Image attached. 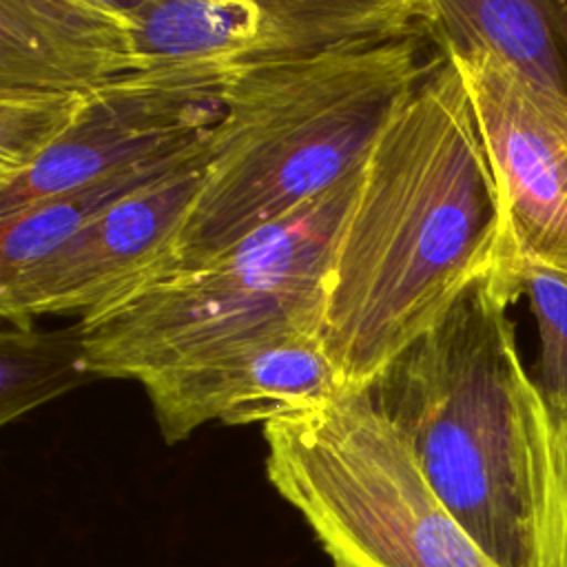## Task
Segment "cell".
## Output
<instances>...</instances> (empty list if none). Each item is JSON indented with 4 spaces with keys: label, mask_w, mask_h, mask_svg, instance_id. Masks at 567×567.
Wrapping results in <instances>:
<instances>
[{
    "label": "cell",
    "mask_w": 567,
    "mask_h": 567,
    "mask_svg": "<svg viewBox=\"0 0 567 567\" xmlns=\"http://www.w3.org/2000/svg\"><path fill=\"white\" fill-rule=\"evenodd\" d=\"M505 250L501 188L458 66L441 55L363 166L326 279L321 343L365 388Z\"/></svg>",
    "instance_id": "6da1fadb"
},
{
    "label": "cell",
    "mask_w": 567,
    "mask_h": 567,
    "mask_svg": "<svg viewBox=\"0 0 567 567\" xmlns=\"http://www.w3.org/2000/svg\"><path fill=\"white\" fill-rule=\"evenodd\" d=\"M266 474L332 563L501 567L439 501L399 432L361 392L261 425Z\"/></svg>",
    "instance_id": "5b68a950"
},
{
    "label": "cell",
    "mask_w": 567,
    "mask_h": 567,
    "mask_svg": "<svg viewBox=\"0 0 567 567\" xmlns=\"http://www.w3.org/2000/svg\"><path fill=\"white\" fill-rule=\"evenodd\" d=\"M140 69L237 75L334 51L427 38L421 0H148Z\"/></svg>",
    "instance_id": "8992f818"
},
{
    "label": "cell",
    "mask_w": 567,
    "mask_h": 567,
    "mask_svg": "<svg viewBox=\"0 0 567 567\" xmlns=\"http://www.w3.org/2000/svg\"><path fill=\"white\" fill-rule=\"evenodd\" d=\"M86 2L100 7L102 11L115 16L117 20H122L131 27L137 24V20L142 18V13L148 4V0H86Z\"/></svg>",
    "instance_id": "e0dca14e"
},
{
    "label": "cell",
    "mask_w": 567,
    "mask_h": 567,
    "mask_svg": "<svg viewBox=\"0 0 567 567\" xmlns=\"http://www.w3.org/2000/svg\"><path fill=\"white\" fill-rule=\"evenodd\" d=\"M445 58L487 55L567 117V0H421Z\"/></svg>",
    "instance_id": "7c38bea8"
},
{
    "label": "cell",
    "mask_w": 567,
    "mask_h": 567,
    "mask_svg": "<svg viewBox=\"0 0 567 567\" xmlns=\"http://www.w3.org/2000/svg\"><path fill=\"white\" fill-rule=\"evenodd\" d=\"M86 341L80 319L58 330L7 323L0 332V425L89 381Z\"/></svg>",
    "instance_id": "9a60e30c"
},
{
    "label": "cell",
    "mask_w": 567,
    "mask_h": 567,
    "mask_svg": "<svg viewBox=\"0 0 567 567\" xmlns=\"http://www.w3.org/2000/svg\"><path fill=\"white\" fill-rule=\"evenodd\" d=\"M496 270L359 392L399 432L423 478L501 567H545L547 419Z\"/></svg>",
    "instance_id": "7a4b0ae2"
},
{
    "label": "cell",
    "mask_w": 567,
    "mask_h": 567,
    "mask_svg": "<svg viewBox=\"0 0 567 567\" xmlns=\"http://www.w3.org/2000/svg\"><path fill=\"white\" fill-rule=\"evenodd\" d=\"M215 131L190 162L126 195L44 261L0 284L2 321L31 326L44 315L84 317L157 272L199 193Z\"/></svg>",
    "instance_id": "ba28073f"
},
{
    "label": "cell",
    "mask_w": 567,
    "mask_h": 567,
    "mask_svg": "<svg viewBox=\"0 0 567 567\" xmlns=\"http://www.w3.org/2000/svg\"><path fill=\"white\" fill-rule=\"evenodd\" d=\"M86 93L0 91V184L31 168L71 126Z\"/></svg>",
    "instance_id": "2e32d148"
},
{
    "label": "cell",
    "mask_w": 567,
    "mask_h": 567,
    "mask_svg": "<svg viewBox=\"0 0 567 567\" xmlns=\"http://www.w3.org/2000/svg\"><path fill=\"white\" fill-rule=\"evenodd\" d=\"M363 166L215 259L146 277L80 317L95 379L144 383L246 341L321 334L326 279Z\"/></svg>",
    "instance_id": "277c9868"
},
{
    "label": "cell",
    "mask_w": 567,
    "mask_h": 567,
    "mask_svg": "<svg viewBox=\"0 0 567 567\" xmlns=\"http://www.w3.org/2000/svg\"><path fill=\"white\" fill-rule=\"evenodd\" d=\"M215 131V128H213ZM213 131L197 144L151 159L140 166L122 168L51 197L31 202L0 217V284L11 281L35 264L44 261L71 237L86 228L126 195L166 177L190 162L210 140Z\"/></svg>",
    "instance_id": "4fadbf2b"
},
{
    "label": "cell",
    "mask_w": 567,
    "mask_h": 567,
    "mask_svg": "<svg viewBox=\"0 0 567 567\" xmlns=\"http://www.w3.org/2000/svg\"><path fill=\"white\" fill-rule=\"evenodd\" d=\"M233 78L193 69H140L86 93L66 133L31 168L0 184V217L197 144L221 120Z\"/></svg>",
    "instance_id": "52a82bcc"
},
{
    "label": "cell",
    "mask_w": 567,
    "mask_h": 567,
    "mask_svg": "<svg viewBox=\"0 0 567 567\" xmlns=\"http://www.w3.org/2000/svg\"><path fill=\"white\" fill-rule=\"evenodd\" d=\"M421 44L403 38L235 75L199 193L153 275L215 259L359 171L443 55L425 60Z\"/></svg>",
    "instance_id": "3957f363"
},
{
    "label": "cell",
    "mask_w": 567,
    "mask_h": 567,
    "mask_svg": "<svg viewBox=\"0 0 567 567\" xmlns=\"http://www.w3.org/2000/svg\"><path fill=\"white\" fill-rule=\"evenodd\" d=\"M140 71L133 27L86 0H0V91L91 93Z\"/></svg>",
    "instance_id": "8fae6325"
},
{
    "label": "cell",
    "mask_w": 567,
    "mask_h": 567,
    "mask_svg": "<svg viewBox=\"0 0 567 567\" xmlns=\"http://www.w3.org/2000/svg\"><path fill=\"white\" fill-rule=\"evenodd\" d=\"M332 567H348V565H339V563H332Z\"/></svg>",
    "instance_id": "ac0fdd59"
},
{
    "label": "cell",
    "mask_w": 567,
    "mask_h": 567,
    "mask_svg": "<svg viewBox=\"0 0 567 567\" xmlns=\"http://www.w3.org/2000/svg\"><path fill=\"white\" fill-rule=\"evenodd\" d=\"M168 445L208 421L268 423L343 394L321 334L292 330L226 348L142 383Z\"/></svg>",
    "instance_id": "30bf717a"
},
{
    "label": "cell",
    "mask_w": 567,
    "mask_h": 567,
    "mask_svg": "<svg viewBox=\"0 0 567 567\" xmlns=\"http://www.w3.org/2000/svg\"><path fill=\"white\" fill-rule=\"evenodd\" d=\"M520 286L538 330V361L532 379L547 419L545 567H567V279L543 268H527L520 275Z\"/></svg>",
    "instance_id": "5bb4252c"
},
{
    "label": "cell",
    "mask_w": 567,
    "mask_h": 567,
    "mask_svg": "<svg viewBox=\"0 0 567 567\" xmlns=\"http://www.w3.org/2000/svg\"><path fill=\"white\" fill-rule=\"evenodd\" d=\"M450 60L465 80L503 197L505 250L496 275L520 295L527 268L567 279V117L538 104L487 55Z\"/></svg>",
    "instance_id": "9c48e42d"
}]
</instances>
